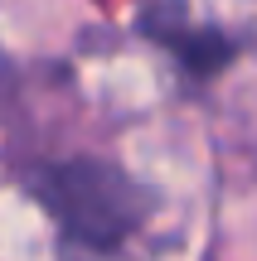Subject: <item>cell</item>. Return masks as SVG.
<instances>
[{
  "mask_svg": "<svg viewBox=\"0 0 257 261\" xmlns=\"http://www.w3.org/2000/svg\"><path fill=\"white\" fill-rule=\"evenodd\" d=\"M29 189L49 203V213L63 223L73 242L87 247H112L141 223L146 194L112 165L97 160H68L29 174Z\"/></svg>",
  "mask_w": 257,
  "mask_h": 261,
  "instance_id": "cell-1",
  "label": "cell"
}]
</instances>
